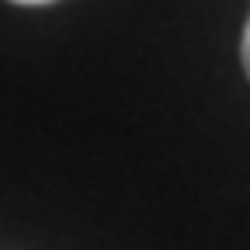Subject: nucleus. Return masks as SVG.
I'll list each match as a JSON object with an SVG mask.
<instances>
[{"label": "nucleus", "mask_w": 250, "mask_h": 250, "mask_svg": "<svg viewBox=\"0 0 250 250\" xmlns=\"http://www.w3.org/2000/svg\"><path fill=\"white\" fill-rule=\"evenodd\" d=\"M240 59H243V73L250 80V18L243 24V35H240Z\"/></svg>", "instance_id": "nucleus-1"}, {"label": "nucleus", "mask_w": 250, "mask_h": 250, "mask_svg": "<svg viewBox=\"0 0 250 250\" xmlns=\"http://www.w3.org/2000/svg\"><path fill=\"white\" fill-rule=\"evenodd\" d=\"M11 4H24V7H39V4H52V0H11Z\"/></svg>", "instance_id": "nucleus-2"}]
</instances>
